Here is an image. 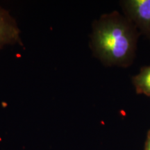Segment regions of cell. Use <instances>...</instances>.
Masks as SVG:
<instances>
[{
	"label": "cell",
	"mask_w": 150,
	"mask_h": 150,
	"mask_svg": "<svg viewBox=\"0 0 150 150\" xmlns=\"http://www.w3.org/2000/svg\"><path fill=\"white\" fill-rule=\"evenodd\" d=\"M120 4L125 16L150 38V0H125Z\"/></svg>",
	"instance_id": "2"
},
{
	"label": "cell",
	"mask_w": 150,
	"mask_h": 150,
	"mask_svg": "<svg viewBox=\"0 0 150 150\" xmlns=\"http://www.w3.org/2000/svg\"><path fill=\"white\" fill-rule=\"evenodd\" d=\"M137 40L138 31L134 24L113 11L102 15L94 23L91 48L104 65L127 67L134 59Z\"/></svg>",
	"instance_id": "1"
},
{
	"label": "cell",
	"mask_w": 150,
	"mask_h": 150,
	"mask_svg": "<svg viewBox=\"0 0 150 150\" xmlns=\"http://www.w3.org/2000/svg\"><path fill=\"white\" fill-rule=\"evenodd\" d=\"M20 33L16 20L0 6V47L20 42Z\"/></svg>",
	"instance_id": "3"
},
{
	"label": "cell",
	"mask_w": 150,
	"mask_h": 150,
	"mask_svg": "<svg viewBox=\"0 0 150 150\" xmlns=\"http://www.w3.org/2000/svg\"><path fill=\"white\" fill-rule=\"evenodd\" d=\"M132 81L137 93L150 97V65L142 67Z\"/></svg>",
	"instance_id": "4"
},
{
	"label": "cell",
	"mask_w": 150,
	"mask_h": 150,
	"mask_svg": "<svg viewBox=\"0 0 150 150\" xmlns=\"http://www.w3.org/2000/svg\"><path fill=\"white\" fill-rule=\"evenodd\" d=\"M145 150H150V129L147 133V139L145 144Z\"/></svg>",
	"instance_id": "5"
}]
</instances>
